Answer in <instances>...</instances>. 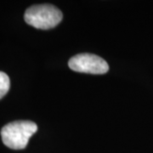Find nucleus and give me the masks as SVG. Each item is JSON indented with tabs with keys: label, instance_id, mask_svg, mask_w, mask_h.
I'll return each mask as SVG.
<instances>
[{
	"label": "nucleus",
	"instance_id": "obj_2",
	"mask_svg": "<svg viewBox=\"0 0 153 153\" xmlns=\"http://www.w3.org/2000/svg\"><path fill=\"white\" fill-rule=\"evenodd\" d=\"M25 21L33 27L48 30L56 27L62 20L61 11L51 4H38L28 8L25 13Z\"/></svg>",
	"mask_w": 153,
	"mask_h": 153
},
{
	"label": "nucleus",
	"instance_id": "obj_3",
	"mask_svg": "<svg viewBox=\"0 0 153 153\" xmlns=\"http://www.w3.org/2000/svg\"><path fill=\"white\" fill-rule=\"evenodd\" d=\"M68 65L73 71L90 74H104L109 70V66L105 60L92 54L75 55L69 60Z\"/></svg>",
	"mask_w": 153,
	"mask_h": 153
},
{
	"label": "nucleus",
	"instance_id": "obj_1",
	"mask_svg": "<svg viewBox=\"0 0 153 153\" xmlns=\"http://www.w3.org/2000/svg\"><path fill=\"white\" fill-rule=\"evenodd\" d=\"M38 130V126L31 121H16L6 124L1 130L3 142L13 150H22L27 146L29 139Z\"/></svg>",
	"mask_w": 153,
	"mask_h": 153
},
{
	"label": "nucleus",
	"instance_id": "obj_4",
	"mask_svg": "<svg viewBox=\"0 0 153 153\" xmlns=\"http://www.w3.org/2000/svg\"><path fill=\"white\" fill-rule=\"evenodd\" d=\"M10 87V81L8 75L0 71V99H2L8 93Z\"/></svg>",
	"mask_w": 153,
	"mask_h": 153
}]
</instances>
